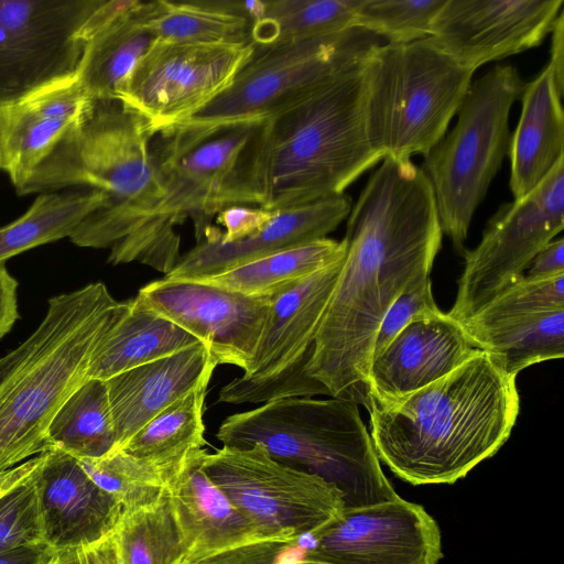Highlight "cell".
Returning <instances> with one entry per match:
<instances>
[{
  "mask_svg": "<svg viewBox=\"0 0 564 564\" xmlns=\"http://www.w3.org/2000/svg\"><path fill=\"white\" fill-rule=\"evenodd\" d=\"M442 238L422 167L382 158L348 215L341 269L306 366L329 397L368 409L380 323L403 292L430 278Z\"/></svg>",
  "mask_w": 564,
  "mask_h": 564,
  "instance_id": "6da1fadb",
  "label": "cell"
},
{
  "mask_svg": "<svg viewBox=\"0 0 564 564\" xmlns=\"http://www.w3.org/2000/svg\"><path fill=\"white\" fill-rule=\"evenodd\" d=\"M516 378L477 349L416 391L371 400L370 437L380 463L413 486L464 478L509 438L520 411Z\"/></svg>",
  "mask_w": 564,
  "mask_h": 564,
  "instance_id": "7a4b0ae2",
  "label": "cell"
},
{
  "mask_svg": "<svg viewBox=\"0 0 564 564\" xmlns=\"http://www.w3.org/2000/svg\"><path fill=\"white\" fill-rule=\"evenodd\" d=\"M148 122L119 99L88 98L79 118L34 169L19 195L72 187L100 192L104 206L70 235L79 247L119 258L161 203L164 188Z\"/></svg>",
  "mask_w": 564,
  "mask_h": 564,
  "instance_id": "3957f363",
  "label": "cell"
},
{
  "mask_svg": "<svg viewBox=\"0 0 564 564\" xmlns=\"http://www.w3.org/2000/svg\"><path fill=\"white\" fill-rule=\"evenodd\" d=\"M128 306L102 282L55 295L37 328L0 358V473L51 449L54 416L89 379L97 348Z\"/></svg>",
  "mask_w": 564,
  "mask_h": 564,
  "instance_id": "277c9868",
  "label": "cell"
},
{
  "mask_svg": "<svg viewBox=\"0 0 564 564\" xmlns=\"http://www.w3.org/2000/svg\"><path fill=\"white\" fill-rule=\"evenodd\" d=\"M262 122L242 121L205 130L177 126L155 133L150 149L164 195L118 264L137 261L166 275L182 257L175 226L185 218L193 219L199 242L210 228L212 217L223 209L260 207Z\"/></svg>",
  "mask_w": 564,
  "mask_h": 564,
  "instance_id": "5b68a950",
  "label": "cell"
},
{
  "mask_svg": "<svg viewBox=\"0 0 564 564\" xmlns=\"http://www.w3.org/2000/svg\"><path fill=\"white\" fill-rule=\"evenodd\" d=\"M361 69L263 119L262 208L280 210L344 194L382 160L366 134Z\"/></svg>",
  "mask_w": 564,
  "mask_h": 564,
  "instance_id": "8992f818",
  "label": "cell"
},
{
  "mask_svg": "<svg viewBox=\"0 0 564 564\" xmlns=\"http://www.w3.org/2000/svg\"><path fill=\"white\" fill-rule=\"evenodd\" d=\"M223 446L262 444L276 460L336 486L345 508L399 495L384 475L359 405L337 398L276 400L227 416L218 427Z\"/></svg>",
  "mask_w": 564,
  "mask_h": 564,
  "instance_id": "52a82bcc",
  "label": "cell"
},
{
  "mask_svg": "<svg viewBox=\"0 0 564 564\" xmlns=\"http://www.w3.org/2000/svg\"><path fill=\"white\" fill-rule=\"evenodd\" d=\"M473 74L427 37L375 47L360 73L364 124L371 147L382 158L425 156L447 132Z\"/></svg>",
  "mask_w": 564,
  "mask_h": 564,
  "instance_id": "ba28073f",
  "label": "cell"
},
{
  "mask_svg": "<svg viewBox=\"0 0 564 564\" xmlns=\"http://www.w3.org/2000/svg\"><path fill=\"white\" fill-rule=\"evenodd\" d=\"M525 82L497 64L471 82L455 126L424 156L443 235L464 254L473 216L508 155L509 113Z\"/></svg>",
  "mask_w": 564,
  "mask_h": 564,
  "instance_id": "9c48e42d",
  "label": "cell"
},
{
  "mask_svg": "<svg viewBox=\"0 0 564 564\" xmlns=\"http://www.w3.org/2000/svg\"><path fill=\"white\" fill-rule=\"evenodd\" d=\"M380 37L358 28L256 46L230 86L180 127L195 130L270 118L360 70ZM177 127V126H176Z\"/></svg>",
  "mask_w": 564,
  "mask_h": 564,
  "instance_id": "30bf717a",
  "label": "cell"
},
{
  "mask_svg": "<svg viewBox=\"0 0 564 564\" xmlns=\"http://www.w3.org/2000/svg\"><path fill=\"white\" fill-rule=\"evenodd\" d=\"M203 467L245 517L283 542L317 533L345 509L336 486L276 460L262 444L205 451Z\"/></svg>",
  "mask_w": 564,
  "mask_h": 564,
  "instance_id": "8fae6325",
  "label": "cell"
},
{
  "mask_svg": "<svg viewBox=\"0 0 564 564\" xmlns=\"http://www.w3.org/2000/svg\"><path fill=\"white\" fill-rule=\"evenodd\" d=\"M251 41L189 43L155 39L120 87L117 99L150 132L172 129L226 90L252 56Z\"/></svg>",
  "mask_w": 564,
  "mask_h": 564,
  "instance_id": "7c38bea8",
  "label": "cell"
},
{
  "mask_svg": "<svg viewBox=\"0 0 564 564\" xmlns=\"http://www.w3.org/2000/svg\"><path fill=\"white\" fill-rule=\"evenodd\" d=\"M564 227V159L527 196L500 205L473 250L465 251L464 270L449 317L463 323L516 279Z\"/></svg>",
  "mask_w": 564,
  "mask_h": 564,
  "instance_id": "4fadbf2b",
  "label": "cell"
},
{
  "mask_svg": "<svg viewBox=\"0 0 564 564\" xmlns=\"http://www.w3.org/2000/svg\"><path fill=\"white\" fill-rule=\"evenodd\" d=\"M101 0H0V109L76 74Z\"/></svg>",
  "mask_w": 564,
  "mask_h": 564,
  "instance_id": "5bb4252c",
  "label": "cell"
},
{
  "mask_svg": "<svg viewBox=\"0 0 564 564\" xmlns=\"http://www.w3.org/2000/svg\"><path fill=\"white\" fill-rule=\"evenodd\" d=\"M297 541L307 557L325 564H438L443 558L437 522L400 496L345 508L336 521Z\"/></svg>",
  "mask_w": 564,
  "mask_h": 564,
  "instance_id": "9a60e30c",
  "label": "cell"
},
{
  "mask_svg": "<svg viewBox=\"0 0 564 564\" xmlns=\"http://www.w3.org/2000/svg\"><path fill=\"white\" fill-rule=\"evenodd\" d=\"M137 296L205 344L217 365H232L243 372L256 356L272 297L167 278L142 286Z\"/></svg>",
  "mask_w": 564,
  "mask_h": 564,
  "instance_id": "2e32d148",
  "label": "cell"
},
{
  "mask_svg": "<svg viewBox=\"0 0 564 564\" xmlns=\"http://www.w3.org/2000/svg\"><path fill=\"white\" fill-rule=\"evenodd\" d=\"M563 0H446L427 40L473 73L539 46Z\"/></svg>",
  "mask_w": 564,
  "mask_h": 564,
  "instance_id": "e0dca14e",
  "label": "cell"
},
{
  "mask_svg": "<svg viewBox=\"0 0 564 564\" xmlns=\"http://www.w3.org/2000/svg\"><path fill=\"white\" fill-rule=\"evenodd\" d=\"M202 448L165 484L178 532L180 564H198L224 553L276 540L245 517L203 467Z\"/></svg>",
  "mask_w": 564,
  "mask_h": 564,
  "instance_id": "ac0fdd59",
  "label": "cell"
},
{
  "mask_svg": "<svg viewBox=\"0 0 564 564\" xmlns=\"http://www.w3.org/2000/svg\"><path fill=\"white\" fill-rule=\"evenodd\" d=\"M43 542L55 551L97 543L111 535L122 516L118 502L61 449L42 453L33 474Z\"/></svg>",
  "mask_w": 564,
  "mask_h": 564,
  "instance_id": "d6986e66",
  "label": "cell"
},
{
  "mask_svg": "<svg viewBox=\"0 0 564 564\" xmlns=\"http://www.w3.org/2000/svg\"><path fill=\"white\" fill-rule=\"evenodd\" d=\"M351 199L340 194L316 202L274 210L268 225L253 236L225 243L218 229L209 228L202 241L182 254L164 278L199 280L243 263L327 238L351 210Z\"/></svg>",
  "mask_w": 564,
  "mask_h": 564,
  "instance_id": "ffe728a7",
  "label": "cell"
},
{
  "mask_svg": "<svg viewBox=\"0 0 564 564\" xmlns=\"http://www.w3.org/2000/svg\"><path fill=\"white\" fill-rule=\"evenodd\" d=\"M477 349L462 324L442 311L415 319L372 357L370 402L416 391L452 372Z\"/></svg>",
  "mask_w": 564,
  "mask_h": 564,
  "instance_id": "44dd1931",
  "label": "cell"
},
{
  "mask_svg": "<svg viewBox=\"0 0 564 564\" xmlns=\"http://www.w3.org/2000/svg\"><path fill=\"white\" fill-rule=\"evenodd\" d=\"M343 260L272 295L256 356L243 377L268 380L291 370L306 368Z\"/></svg>",
  "mask_w": 564,
  "mask_h": 564,
  "instance_id": "7402d4cb",
  "label": "cell"
},
{
  "mask_svg": "<svg viewBox=\"0 0 564 564\" xmlns=\"http://www.w3.org/2000/svg\"><path fill=\"white\" fill-rule=\"evenodd\" d=\"M217 362L199 343L105 380L116 431L122 447L148 422L199 383L210 379Z\"/></svg>",
  "mask_w": 564,
  "mask_h": 564,
  "instance_id": "603a6c76",
  "label": "cell"
},
{
  "mask_svg": "<svg viewBox=\"0 0 564 564\" xmlns=\"http://www.w3.org/2000/svg\"><path fill=\"white\" fill-rule=\"evenodd\" d=\"M87 99L75 74L0 109L2 171L17 191L77 121Z\"/></svg>",
  "mask_w": 564,
  "mask_h": 564,
  "instance_id": "cb8c5ba5",
  "label": "cell"
},
{
  "mask_svg": "<svg viewBox=\"0 0 564 564\" xmlns=\"http://www.w3.org/2000/svg\"><path fill=\"white\" fill-rule=\"evenodd\" d=\"M563 94L549 64L521 95L522 110L510 137V189L514 200L531 193L564 159Z\"/></svg>",
  "mask_w": 564,
  "mask_h": 564,
  "instance_id": "d4e9b609",
  "label": "cell"
},
{
  "mask_svg": "<svg viewBox=\"0 0 564 564\" xmlns=\"http://www.w3.org/2000/svg\"><path fill=\"white\" fill-rule=\"evenodd\" d=\"M202 343L161 316L138 296L97 348L89 379L107 380L118 373L176 354Z\"/></svg>",
  "mask_w": 564,
  "mask_h": 564,
  "instance_id": "484cf974",
  "label": "cell"
},
{
  "mask_svg": "<svg viewBox=\"0 0 564 564\" xmlns=\"http://www.w3.org/2000/svg\"><path fill=\"white\" fill-rule=\"evenodd\" d=\"M209 381L204 380L164 409L116 449L126 452L154 470L165 487L189 455L207 444L203 412Z\"/></svg>",
  "mask_w": 564,
  "mask_h": 564,
  "instance_id": "4316f807",
  "label": "cell"
},
{
  "mask_svg": "<svg viewBox=\"0 0 564 564\" xmlns=\"http://www.w3.org/2000/svg\"><path fill=\"white\" fill-rule=\"evenodd\" d=\"M462 326L476 348L495 355L514 377L534 364L564 357V307Z\"/></svg>",
  "mask_w": 564,
  "mask_h": 564,
  "instance_id": "83f0119b",
  "label": "cell"
},
{
  "mask_svg": "<svg viewBox=\"0 0 564 564\" xmlns=\"http://www.w3.org/2000/svg\"><path fill=\"white\" fill-rule=\"evenodd\" d=\"M142 3L85 43L76 77L88 98L117 99L120 87L156 39L140 19Z\"/></svg>",
  "mask_w": 564,
  "mask_h": 564,
  "instance_id": "f1b7e54d",
  "label": "cell"
},
{
  "mask_svg": "<svg viewBox=\"0 0 564 564\" xmlns=\"http://www.w3.org/2000/svg\"><path fill=\"white\" fill-rule=\"evenodd\" d=\"M104 203L100 192L86 187L41 193L23 215L0 227V263L41 245L69 238Z\"/></svg>",
  "mask_w": 564,
  "mask_h": 564,
  "instance_id": "f546056e",
  "label": "cell"
},
{
  "mask_svg": "<svg viewBox=\"0 0 564 564\" xmlns=\"http://www.w3.org/2000/svg\"><path fill=\"white\" fill-rule=\"evenodd\" d=\"M345 240L324 238L199 279L250 296H272L344 258Z\"/></svg>",
  "mask_w": 564,
  "mask_h": 564,
  "instance_id": "4dcf8cb0",
  "label": "cell"
},
{
  "mask_svg": "<svg viewBox=\"0 0 564 564\" xmlns=\"http://www.w3.org/2000/svg\"><path fill=\"white\" fill-rule=\"evenodd\" d=\"M139 14L156 39L189 43L250 41V20L232 1L143 2Z\"/></svg>",
  "mask_w": 564,
  "mask_h": 564,
  "instance_id": "1f68e13d",
  "label": "cell"
},
{
  "mask_svg": "<svg viewBox=\"0 0 564 564\" xmlns=\"http://www.w3.org/2000/svg\"><path fill=\"white\" fill-rule=\"evenodd\" d=\"M51 448L76 458L99 457L116 447V431L104 380L88 379L62 405L48 429Z\"/></svg>",
  "mask_w": 564,
  "mask_h": 564,
  "instance_id": "d6a6232c",
  "label": "cell"
},
{
  "mask_svg": "<svg viewBox=\"0 0 564 564\" xmlns=\"http://www.w3.org/2000/svg\"><path fill=\"white\" fill-rule=\"evenodd\" d=\"M360 0L263 1L261 14L251 23L250 41L256 46L308 39L354 26Z\"/></svg>",
  "mask_w": 564,
  "mask_h": 564,
  "instance_id": "836d02e7",
  "label": "cell"
},
{
  "mask_svg": "<svg viewBox=\"0 0 564 564\" xmlns=\"http://www.w3.org/2000/svg\"><path fill=\"white\" fill-rule=\"evenodd\" d=\"M118 564H180L182 547L166 490L123 512L113 532Z\"/></svg>",
  "mask_w": 564,
  "mask_h": 564,
  "instance_id": "e575fe53",
  "label": "cell"
},
{
  "mask_svg": "<svg viewBox=\"0 0 564 564\" xmlns=\"http://www.w3.org/2000/svg\"><path fill=\"white\" fill-rule=\"evenodd\" d=\"M77 459L90 479L118 502L122 513L155 501L164 491V482L154 470L121 449Z\"/></svg>",
  "mask_w": 564,
  "mask_h": 564,
  "instance_id": "d590c367",
  "label": "cell"
},
{
  "mask_svg": "<svg viewBox=\"0 0 564 564\" xmlns=\"http://www.w3.org/2000/svg\"><path fill=\"white\" fill-rule=\"evenodd\" d=\"M446 0H360L354 26L389 44H405L430 36L434 19Z\"/></svg>",
  "mask_w": 564,
  "mask_h": 564,
  "instance_id": "8d00e7d4",
  "label": "cell"
},
{
  "mask_svg": "<svg viewBox=\"0 0 564 564\" xmlns=\"http://www.w3.org/2000/svg\"><path fill=\"white\" fill-rule=\"evenodd\" d=\"M563 307L564 274L545 279L523 274L460 324L486 326L511 317Z\"/></svg>",
  "mask_w": 564,
  "mask_h": 564,
  "instance_id": "74e56055",
  "label": "cell"
},
{
  "mask_svg": "<svg viewBox=\"0 0 564 564\" xmlns=\"http://www.w3.org/2000/svg\"><path fill=\"white\" fill-rule=\"evenodd\" d=\"M33 474L0 496V553L43 542Z\"/></svg>",
  "mask_w": 564,
  "mask_h": 564,
  "instance_id": "f35d334b",
  "label": "cell"
},
{
  "mask_svg": "<svg viewBox=\"0 0 564 564\" xmlns=\"http://www.w3.org/2000/svg\"><path fill=\"white\" fill-rule=\"evenodd\" d=\"M440 311L433 296L431 278L403 292L389 307L380 323L372 357L384 349L408 324Z\"/></svg>",
  "mask_w": 564,
  "mask_h": 564,
  "instance_id": "ab89813d",
  "label": "cell"
},
{
  "mask_svg": "<svg viewBox=\"0 0 564 564\" xmlns=\"http://www.w3.org/2000/svg\"><path fill=\"white\" fill-rule=\"evenodd\" d=\"M297 540L251 544L198 564H325L307 557Z\"/></svg>",
  "mask_w": 564,
  "mask_h": 564,
  "instance_id": "60d3db41",
  "label": "cell"
},
{
  "mask_svg": "<svg viewBox=\"0 0 564 564\" xmlns=\"http://www.w3.org/2000/svg\"><path fill=\"white\" fill-rule=\"evenodd\" d=\"M274 210L262 207L230 206L217 214L216 220L225 231L219 230L221 242L229 243L246 239L262 230L274 215Z\"/></svg>",
  "mask_w": 564,
  "mask_h": 564,
  "instance_id": "b9f144b4",
  "label": "cell"
},
{
  "mask_svg": "<svg viewBox=\"0 0 564 564\" xmlns=\"http://www.w3.org/2000/svg\"><path fill=\"white\" fill-rule=\"evenodd\" d=\"M47 564H118L113 533L90 545L56 551Z\"/></svg>",
  "mask_w": 564,
  "mask_h": 564,
  "instance_id": "7bdbcfd3",
  "label": "cell"
},
{
  "mask_svg": "<svg viewBox=\"0 0 564 564\" xmlns=\"http://www.w3.org/2000/svg\"><path fill=\"white\" fill-rule=\"evenodd\" d=\"M528 269L525 275L534 279L564 274V239L550 241L538 252Z\"/></svg>",
  "mask_w": 564,
  "mask_h": 564,
  "instance_id": "ee69618b",
  "label": "cell"
},
{
  "mask_svg": "<svg viewBox=\"0 0 564 564\" xmlns=\"http://www.w3.org/2000/svg\"><path fill=\"white\" fill-rule=\"evenodd\" d=\"M18 318V282L6 263H0V339L11 330Z\"/></svg>",
  "mask_w": 564,
  "mask_h": 564,
  "instance_id": "f6af8a7d",
  "label": "cell"
},
{
  "mask_svg": "<svg viewBox=\"0 0 564 564\" xmlns=\"http://www.w3.org/2000/svg\"><path fill=\"white\" fill-rule=\"evenodd\" d=\"M55 552L44 542L23 545L0 553V564H47Z\"/></svg>",
  "mask_w": 564,
  "mask_h": 564,
  "instance_id": "bcb514c9",
  "label": "cell"
},
{
  "mask_svg": "<svg viewBox=\"0 0 564 564\" xmlns=\"http://www.w3.org/2000/svg\"><path fill=\"white\" fill-rule=\"evenodd\" d=\"M552 40H551V58L549 66L552 69V73L555 78V83L563 94V70H564V11L562 10L557 15L552 31Z\"/></svg>",
  "mask_w": 564,
  "mask_h": 564,
  "instance_id": "7dc6e473",
  "label": "cell"
},
{
  "mask_svg": "<svg viewBox=\"0 0 564 564\" xmlns=\"http://www.w3.org/2000/svg\"><path fill=\"white\" fill-rule=\"evenodd\" d=\"M42 454L34 456L22 464L0 473V496L17 484L30 477L40 466Z\"/></svg>",
  "mask_w": 564,
  "mask_h": 564,
  "instance_id": "c3c4849f",
  "label": "cell"
},
{
  "mask_svg": "<svg viewBox=\"0 0 564 564\" xmlns=\"http://www.w3.org/2000/svg\"><path fill=\"white\" fill-rule=\"evenodd\" d=\"M0 170H2V162H1V150H0Z\"/></svg>",
  "mask_w": 564,
  "mask_h": 564,
  "instance_id": "681fc988",
  "label": "cell"
}]
</instances>
